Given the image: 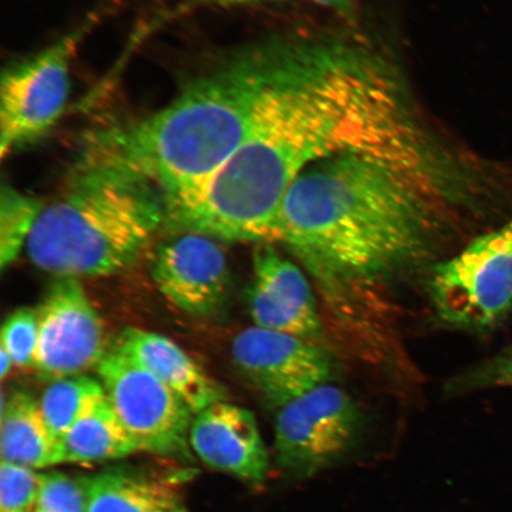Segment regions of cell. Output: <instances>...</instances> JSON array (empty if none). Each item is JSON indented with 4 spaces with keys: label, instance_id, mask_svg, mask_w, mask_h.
<instances>
[{
    "label": "cell",
    "instance_id": "cell-26",
    "mask_svg": "<svg viewBox=\"0 0 512 512\" xmlns=\"http://www.w3.org/2000/svg\"><path fill=\"white\" fill-rule=\"evenodd\" d=\"M311 2L325 6V8L342 10L348 8L354 0H311Z\"/></svg>",
    "mask_w": 512,
    "mask_h": 512
},
{
    "label": "cell",
    "instance_id": "cell-15",
    "mask_svg": "<svg viewBox=\"0 0 512 512\" xmlns=\"http://www.w3.org/2000/svg\"><path fill=\"white\" fill-rule=\"evenodd\" d=\"M85 482L87 512H189L172 479L113 470Z\"/></svg>",
    "mask_w": 512,
    "mask_h": 512
},
{
    "label": "cell",
    "instance_id": "cell-5",
    "mask_svg": "<svg viewBox=\"0 0 512 512\" xmlns=\"http://www.w3.org/2000/svg\"><path fill=\"white\" fill-rule=\"evenodd\" d=\"M430 293L438 316L454 328L501 323L512 309V220L435 267Z\"/></svg>",
    "mask_w": 512,
    "mask_h": 512
},
{
    "label": "cell",
    "instance_id": "cell-16",
    "mask_svg": "<svg viewBox=\"0 0 512 512\" xmlns=\"http://www.w3.org/2000/svg\"><path fill=\"white\" fill-rule=\"evenodd\" d=\"M2 462L34 470L60 465L59 444L51 434L40 403L27 392L2 395Z\"/></svg>",
    "mask_w": 512,
    "mask_h": 512
},
{
    "label": "cell",
    "instance_id": "cell-23",
    "mask_svg": "<svg viewBox=\"0 0 512 512\" xmlns=\"http://www.w3.org/2000/svg\"><path fill=\"white\" fill-rule=\"evenodd\" d=\"M512 387V344L488 361L465 371L453 381L454 392Z\"/></svg>",
    "mask_w": 512,
    "mask_h": 512
},
{
    "label": "cell",
    "instance_id": "cell-20",
    "mask_svg": "<svg viewBox=\"0 0 512 512\" xmlns=\"http://www.w3.org/2000/svg\"><path fill=\"white\" fill-rule=\"evenodd\" d=\"M85 477L59 471L42 473V484L34 512H87Z\"/></svg>",
    "mask_w": 512,
    "mask_h": 512
},
{
    "label": "cell",
    "instance_id": "cell-18",
    "mask_svg": "<svg viewBox=\"0 0 512 512\" xmlns=\"http://www.w3.org/2000/svg\"><path fill=\"white\" fill-rule=\"evenodd\" d=\"M105 396L101 381L86 374L50 382L38 403L57 444L60 445L75 422Z\"/></svg>",
    "mask_w": 512,
    "mask_h": 512
},
{
    "label": "cell",
    "instance_id": "cell-19",
    "mask_svg": "<svg viewBox=\"0 0 512 512\" xmlns=\"http://www.w3.org/2000/svg\"><path fill=\"white\" fill-rule=\"evenodd\" d=\"M44 203L3 184L0 195V267L4 271L27 246Z\"/></svg>",
    "mask_w": 512,
    "mask_h": 512
},
{
    "label": "cell",
    "instance_id": "cell-6",
    "mask_svg": "<svg viewBox=\"0 0 512 512\" xmlns=\"http://www.w3.org/2000/svg\"><path fill=\"white\" fill-rule=\"evenodd\" d=\"M91 24L68 32L29 59L6 69L0 83V155L35 142L66 110L70 67Z\"/></svg>",
    "mask_w": 512,
    "mask_h": 512
},
{
    "label": "cell",
    "instance_id": "cell-12",
    "mask_svg": "<svg viewBox=\"0 0 512 512\" xmlns=\"http://www.w3.org/2000/svg\"><path fill=\"white\" fill-rule=\"evenodd\" d=\"M247 305L255 326L315 342L322 320L309 280L300 268L270 243L253 254V279Z\"/></svg>",
    "mask_w": 512,
    "mask_h": 512
},
{
    "label": "cell",
    "instance_id": "cell-7",
    "mask_svg": "<svg viewBox=\"0 0 512 512\" xmlns=\"http://www.w3.org/2000/svg\"><path fill=\"white\" fill-rule=\"evenodd\" d=\"M98 374L108 401L140 452L178 459L190 456L195 414L166 384L117 347L102 358Z\"/></svg>",
    "mask_w": 512,
    "mask_h": 512
},
{
    "label": "cell",
    "instance_id": "cell-21",
    "mask_svg": "<svg viewBox=\"0 0 512 512\" xmlns=\"http://www.w3.org/2000/svg\"><path fill=\"white\" fill-rule=\"evenodd\" d=\"M42 484V473L30 467L0 464V511L34 512Z\"/></svg>",
    "mask_w": 512,
    "mask_h": 512
},
{
    "label": "cell",
    "instance_id": "cell-4",
    "mask_svg": "<svg viewBox=\"0 0 512 512\" xmlns=\"http://www.w3.org/2000/svg\"><path fill=\"white\" fill-rule=\"evenodd\" d=\"M164 221L162 191L149 179L83 157L66 190L44 204L25 252L57 278L106 277L132 266Z\"/></svg>",
    "mask_w": 512,
    "mask_h": 512
},
{
    "label": "cell",
    "instance_id": "cell-13",
    "mask_svg": "<svg viewBox=\"0 0 512 512\" xmlns=\"http://www.w3.org/2000/svg\"><path fill=\"white\" fill-rule=\"evenodd\" d=\"M189 444L204 465L249 484L265 482L270 456L251 411L219 401L192 419Z\"/></svg>",
    "mask_w": 512,
    "mask_h": 512
},
{
    "label": "cell",
    "instance_id": "cell-25",
    "mask_svg": "<svg viewBox=\"0 0 512 512\" xmlns=\"http://www.w3.org/2000/svg\"><path fill=\"white\" fill-rule=\"evenodd\" d=\"M0 379L2 381L6 380V377L10 374L11 368L14 367V362H12L8 351H6L3 347H0Z\"/></svg>",
    "mask_w": 512,
    "mask_h": 512
},
{
    "label": "cell",
    "instance_id": "cell-9",
    "mask_svg": "<svg viewBox=\"0 0 512 512\" xmlns=\"http://www.w3.org/2000/svg\"><path fill=\"white\" fill-rule=\"evenodd\" d=\"M34 368L50 382L98 368L105 351L99 313L78 279L59 278L37 309Z\"/></svg>",
    "mask_w": 512,
    "mask_h": 512
},
{
    "label": "cell",
    "instance_id": "cell-3",
    "mask_svg": "<svg viewBox=\"0 0 512 512\" xmlns=\"http://www.w3.org/2000/svg\"><path fill=\"white\" fill-rule=\"evenodd\" d=\"M283 53L256 50L229 61L162 110L96 133L83 156L149 179L162 191L165 206L182 200L239 149Z\"/></svg>",
    "mask_w": 512,
    "mask_h": 512
},
{
    "label": "cell",
    "instance_id": "cell-11",
    "mask_svg": "<svg viewBox=\"0 0 512 512\" xmlns=\"http://www.w3.org/2000/svg\"><path fill=\"white\" fill-rule=\"evenodd\" d=\"M152 278L171 304L196 317L219 312L232 285L219 241L191 232H182L157 248Z\"/></svg>",
    "mask_w": 512,
    "mask_h": 512
},
{
    "label": "cell",
    "instance_id": "cell-8",
    "mask_svg": "<svg viewBox=\"0 0 512 512\" xmlns=\"http://www.w3.org/2000/svg\"><path fill=\"white\" fill-rule=\"evenodd\" d=\"M275 458L286 475L306 479L337 462L360 428V413L341 388L323 384L277 408Z\"/></svg>",
    "mask_w": 512,
    "mask_h": 512
},
{
    "label": "cell",
    "instance_id": "cell-10",
    "mask_svg": "<svg viewBox=\"0 0 512 512\" xmlns=\"http://www.w3.org/2000/svg\"><path fill=\"white\" fill-rule=\"evenodd\" d=\"M232 355L242 374L275 408L330 383L332 363L315 342L252 326L234 338Z\"/></svg>",
    "mask_w": 512,
    "mask_h": 512
},
{
    "label": "cell",
    "instance_id": "cell-17",
    "mask_svg": "<svg viewBox=\"0 0 512 512\" xmlns=\"http://www.w3.org/2000/svg\"><path fill=\"white\" fill-rule=\"evenodd\" d=\"M137 452L140 450L136 440L107 396L75 422L59 445L60 464L113 462Z\"/></svg>",
    "mask_w": 512,
    "mask_h": 512
},
{
    "label": "cell",
    "instance_id": "cell-22",
    "mask_svg": "<svg viewBox=\"0 0 512 512\" xmlns=\"http://www.w3.org/2000/svg\"><path fill=\"white\" fill-rule=\"evenodd\" d=\"M37 339V310L22 307L5 320L0 347L8 351L15 367H34Z\"/></svg>",
    "mask_w": 512,
    "mask_h": 512
},
{
    "label": "cell",
    "instance_id": "cell-1",
    "mask_svg": "<svg viewBox=\"0 0 512 512\" xmlns=\"http://www.w3.org/2000/svg\"><path fill=\"white\" fill-rule=\"evenodd\" d=\"M348 152L427 165L398 79L360 49L285 50L247 137L185 198L181 219L217 241H275L294 181L320 160Z\"/></svg>",
    "mask_w": 512,
    "mask_h": 512
},
{
    "label": "cell",
    "instance_id": "cell-2",
    "mask_svg": "<svg viewBox=\"0 0 512 512\" xmlns=\"http://www.w3.org/2000/svg\"><path fill=\"white\" fill-rule=\"evenodd\" d=\"M428 171L373 153L320 160L288 190L275 241L329 290L381 284L431 247L439 189Z\"/></svg>",
    "mask_w": 512,
    "mask_h": 512
},
{
    "label": "cell",
    "instance_id": "cell-14",
    "mask_svg": "<svg viewBox=\"0 0 512 512\" xmlns=\"http://www.w3.org/2000/svg\"><path fill=\"white\" fill-rule=\"evenodd\" d=\"M117 348L151 371L195 415L224 400L222 389L217 383L168 337L130 328L121 335Z\"/></svg>",
    "mask_w": 512,
    "mask_h": 512
},
{
    "label": "cell",
    "instance_id": "cell-24",
    "mask_svg": "<svg viewBox=\"0 0 512 512\" xmlns=\"http://www.w3.org/2000/svg\"><path fill=\"white\" fill-rule=\"evenodd\" d=\"M188 2L215 6H239L278 2V0H188Z\"/></svg>",
    "mask_w": 512,
    "mask_h": 512
}]
</instances>
